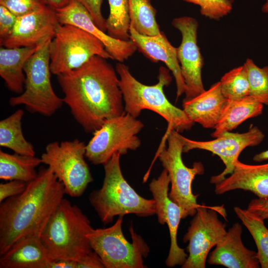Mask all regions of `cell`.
Segmentation results:
<instances>
[{
    "label": "cell",
    "instance_id": "cell-1",
    "mask_svg": "<svg viewBox=\"0 0 268 268\" xmlns=\"http://www.w3.org/2000/svg\"><path fill=\"white\" fill-rule=\"evenodd\" d=\"M117 74L106 59L95 56L80 67L57 75L64 103L85 132L93 133L107 120L126 113Z\"/></svg>",
    "mask_w": 268,
    "mask_h": 268
},
{
    "label": "cell",
    "instance_id": "cell-2",
    "mask_svg": "<svg viewBox=\"0 0 268 268\" xmlns=\"http://www.w3.org/2000/svg\"><path fill=\"white\" fill-rule=\"evenodd\" d=\"M65 194L53 172L41 167L22 193L0 202V256L20 238L41 234Z\"/></svg>",
    "mask_w": 268,
    "mask_h": 268
},
{
    "label": "cell",
    "instance_id": "cell-3",
    "mask_svg": "<svg viewBox=\"0 0 268 268\" xmlns=\"http://www.w3.org/2000/svg\"><path fill=\"white\" fill-rule=\"evenodd\" d=\"M115 68L119 75L126 113L137 118L144 109L155 112L167 121L166 134L172 130L181 133L191 129L194 123L183 110L173 105L164 93V87L168 86L172 79L169 69L161 67L158 82L147 85L138 81L124 64L118 62Z\"/></svg>",
    "mask_w": 268,
    "mask_h": 268
},
{
    "label": "cell",
    "instance_id": "cell-4",
    "mask_svg": "<svg viewBox=\"0 0 268 268\" xmlns=\"http://www.w3.org/2000/svg\"><path fill=\"white\" fill-rule=\"evenodd\" d=\"M92 229L81 209L64 198L48 220L41 239L51 260L79 262L93 251L87 237Z\"/></svg>",
    "mask_w": 268,
    "mask_h": 268
},
{
    "label": "cell",
    "instance_id": "cell-5",
    "mask_svg": "<svg viewBox=\"0 0 268 268\" xmlns=\"http://www.w3.org/2000/svg\"><path fill=\"white\" fill-rule=\"evenodd\" d=\"M121 155L115 153L103 165L105 175L102 187L93 191L88 197L104 224L111 223L116 216L134 214L145 217L156 213L154 200L140 196L124 177L120 167Z\"/></svg>",
    "mask_w": 268,
    "mask_h": 268
},
{
    "label": "cell",
    "instance_id": "cell-6",
    "mask_svg": "<svg viewBox=\"0 0 268 268\" xmlns=\"http://www.w3.org/2000/svg\"><path fill=\"white\" fill-rule=\"evenodd\" d=\"M53 38L40 44L37 51L26 63L23 92L9 100L11 106L24 105L32 113L50 117L64 104L63 98L55 92L51 81L49 47Z\"/></svg>",
    "mask_w": 268,
    "mask_h": 268
},
{
    "label": "cell",
    "instance_id": "cell-7",
    "mask_svg": "<svg viewBox=\"0 0 268 268\" xmlns=\"http://www.w3.org/2000/svg\"><path fill=\"white\" fill-rule=\"evenodd\" d=\"M123 216H119L111 226L93 228L87 234L92 250L100 257L105 268H144L143 259L149 248L133 227L129 228L132 242L125 237L122 231Z\"/></svg>",
    "mask_w": 268,
    "mask_h": 268
},
{
    "label": "cell",
    "instance_id": "cell-8",
    "mask_svg": "<svg viewBox=\"0 0 268 268\" xmlns=\"http://www.w3.org/2000/svg\"><path fill=\"white\" fill-rule=\"evenodd\" d=\"M49 54L50 70L56 75L80 67L95 56L113 60L96 37L75 26L60 23L50 42Z\"/></svg>",
    "mask_w": 268,
    "mask_h": 268
},
{
    "label": "cell",
    "instance_id": "cell-9",
    "mask_svg": "<svg viewBox=\"0 0 268 268\" xmlns=\"http://www.w3.org/2000/svg\"><path fill=\"white\" fill-rule=\"evenodd\" d=\"M86 144L78 139L51 142L41 155L42 163L56 175L72 197L81 196L93 179L85 157Z\"/></svg>",
    "mask_w": 268,
    "mask_h": 268
},
{
    "label": "cell",
    "instance_id": "cell-10",
    "mask_svg": "<svg viewBox=\"0 0 268 268\" xmlns=\"http://www.w3.org/2000/svg\"><path fill=\"white\" fill-rule=\"evenodd\" d=\"M165 143L158 151L157 156L164 169L167 171L170 180L171 189L169 197L182 208L183 219L188 216H194L200 205L197 202L199 195L192 192V184L196 176L204 173V167L200 162L193 163L192 167L186 166L182 159L183 145L179 137V133L171 131Z\"/></svg>",
    "mask_w": 268,
    "mask_h": 268
},
{
    "label": "cell",
    "instance_id": "cell-11",
    "mask_svg": "<svg viewBox=\"0 0 268 268\" xmlns=\"http://www.w3.org/2000/svg\"><path fill=\"white\" fill-rule=\"evenodd\" d=\"M143 127L141 121L126 113L107 120L86 144L85 157L93 164L103 165L115 153L136 150L141 145L137 134Z\"/></svg>",
    "mask_w": 268,
    "mask_h": 268
},
{
    "label": "cell",
    "instance_id": "cell-12",
    "mask_svg": "<svg viewBox=\"0 0 268 268\" xmlns=\"http://www.w3.org/2000/svg\"><path fill=\"white\" fill-rule=\"evenodd\" d=\"M224 217L225 209L220 206L200 204L183 237L189 242L188 257L182 268H205L210 250L222 241L227 230L226 224L219 220L217 212Z\"/></svg>",
    "mask_w": 268,
    "mask_h": 268
},
{
    "label": "cell",
    "instance_id": "cell-13",
    "mask_svg": "<svg viewBox=\"0 0 268 268\" xmlns=\"http://www.w3.org/2000/svg\"><path fill=\"white\" fill-rule=\"evenodd\" d=\"M179 137L183 145V152L199 149L210 151L219 157L225 168L220 174L210 178V183L216 184L233 172L235 163L238 160L241 152L247 147L260 144L264 140L265 134L258 127L251 126L247 132H226L209 141L192 140L180 134Z\"/></svg>",
    "mask_w": 268,
    "mask_h": 268
},
{
    "label": "cell",
    "instance_id": "cell-14",
    "mask_svg": "<svg viewBox=\"0 0 268 268\" xmlns=\"http://www.w3.org/2000/svg\"><path fill=\"white\" fill-rule=\"evenodd\" d=\"M172 24L182 35L177 54L186 85L183 101H187L205 90L201 77L203 60L197 42L199 24L195 18L185 16L173 19Z\"/></svg>",
    "mask_w": 268,
    "mask_h": 268
},
{
    "label": "cell",
    "instance_id": "cell-15",
    "mask_svg": "<svg viewBox=\"0 0 268 268\" xmlns=\"http://www.w3.org/2000/svg\"><path fill=\"white\" fill-rule=\"evenodd\" d=\"M170 184L167 171L164 169L157 178L151 180L149 189L155 201L158 222L161 224H166L169 229L170 246L165 264L167 267L173 268L182 266L188 255L178 244V230L183 217V212L179 205L169 197Z\"/></svg>",
    "mask_w": 268,
    "mask_h": 268
},
{
    "label": "cell",
    "instance_id": "cell-16",
    "mask_svg": "<svg viewBox=\"0 0 268 268\" xmlns=\"http://www.w3.org/2000/svg\"><path fill=\"white\" fill-rule=\"evenodd\" d=\"M59 23L56 9L47 5L17 17L11 32L0 41V45L9 48L36 47L47 39L53 38Z\"/></svg>",
    "mask_w": 268,
    "mask_h": 268
},
{
    "label": "cell",
    "instance_id": "cell-17",
    "mask_svg": "<svg viewBox=\"0 0 268 268\" xmlns=\"http://www.w3.org/2000/svg\"><path fill=\"white\" fill-rule=\"evenodd\" d=\"M59 22L78 27L98 39L113 60L123 63L137 50L130 40L122 41L112 38L101 30L95 24L87 9L79 2L71 0L65 6L56 9Z\"/></svg>",
    "mask_w": 268,
    "mask_h": 268
},
{
    "label": "cell",
    "instance_id": "cell-18",
    "mask_svg": "<svg viewBox=\"0 0 268 268\" xmlns=\"http://www.w3.org/2000/svg\"><path fill=\"white\" fill-rule=\"evenodd\" d=\"M129 34L130 40L146 58L154 63L163 62L172 72L176 84L177 99L185 93L186 85L177 57V48L172 45L165 34L161 31L154 36L142 35L131 25Z\"/></svg>",
    "mask_w": 268,
    "mask_h": 268
},
{
    "label": "cell",
    "instance_id": "cell-19",
    "mask_svg": "<svg viewBox=\"0 0 268 268\" xmlns=\"http://www.w3.org/2000/svg\"><path fill=\"white\" fill-rule=\"evenodd\" d=\"M242 227L235 223L227 231L223 239L209 254V264L228 268H259L257 252L248 249L242 241Z\"/></svg>",
    "mask_w": 268,
    "mask_h": 268
},
{
    "label": "cell",
    "instance_id": "cell-20",
    "mask_svg": "<svg viewBox=\"0 0 268 268\" xmlns=\"http://www.w3.org/2000/svg\"><path fill=\"white\" fill-rule=\"evenodd\" d=\"M237 189L250 191L258 198L268 197V163L249 165L238 160L230 176L215 184L214 192L222 195Z\"/></svg>",
    "mask_w": 268,
    "mask_h": 268
},
{
    "label": "cell",
    "instance_id": "cell-21",
    "mask_svg": "<svg viewBox=\"0 0 268 268\" xmlns=\"http://www.w3.org/2000/svg\"><path fill=\"white\" fill-rule=\"evenodd\" d=\"M51 261L41 239L31 234L16 241L0 257V268H47Z\"/></svg>",
    "mask_w": 268,
    "mask_h": 268
},
{
    "label": "cell",
    "instance_id": "cell-22",
    "mask_svg": "<svg viewBox=\"0 0 268 268\" xmlns=\"http://www.w3.org/2000/svg\"><path fill=\"white\" fill-rule=\"evenodd\" d=\"M227 101L218 81L196 97L183 101V110L194 123H199L205 128L214 129Z\"/></svg>",
    "mask_w": 268,
    "mask_h": 268
},
{
    "label": "cell",
    "instance_id": "cell-23",
    "mask_svg": "<svg viewBox=\"0 0 268 268\" xmlns=\"http://www.w3.org/2000/svg\"><path fill=\"white\" fill-rule=\"evenodd\" d=\"M34 48L19 47L0 49V76L11 91L21 94L24 88L25 65L39 46Z\"/></svg>",
    "mask_w": 268,
    "mask_h": 268
},
{
    "label": "cell",
    "instance_id": "cell-24",
    "mask_svg": "<svg viewBox=\"0 0 268 268\" xmlns=\"http://www.w3.org/2000/svg\"><path fill=\"white\" fill-rule=\"evenodd\" d=\"M263 108L264 105L250 95L237 100H227L211 135L215 138L230 132L247 119L261 115Z\"/></svg>",
    "mask_w": 268,
    "mask_h": 268
},
{
    "label": "cell",
    "instance_id": "cell-25",
    "mask_svg": "<svg viewBox=\"0 0 268 268\" xmlns=\"http://www.w3.org/2000/svg\"><path fill=\"white\" fill-rule=\"evenodd\" d=\"M42 163L41 158L0 150V179L19 180L28 183L38 175L36 168Z\"/></svg>",
    "mask_w": 268,
    "mask_h": 268
},
{
    "label": "cell",
    "instance_id": "cell-26",
    "mask_svg": "<svg viewBox=\"0 0 268 268\" xmlns=\"http://www.w3.org/2000/svg\"><path fill=\"white\" fill-rule=\"evenodd\" d=\"M24 111L18 109L0 121V146L22 155H35L32 144L25 138L22 129Z\"/></svg>",
    "mask_w": 268,
    "mask_h": 268
},
{
    "label": "cell",
    "instance_id": "cell-27",
    "mask_svg": "<svg viewBox=\"0 0 268 268\" xmlns=\"http://www.w3.org/2000/svg\"><path fill=\"white\" fill-rule=\"evenodd\" d=\"M234 210L255 241L261 267L268 268V229L264 220L248 209L235 206Z\"/></svg>",
    "mask_w": 268,
    "mask_h": 268
},
{
    "label": "cell",
    "instance_id": "cell-28",
    "mask_svg": "<svg viewBox=\"0 0 268 268\" xmlns=\"http://www.w3.org/2000/svg\"><path fill=\"white\" fill-rule=\"evenodd\" d=\"M131 25L139 34L154 36L161 32L156 20V10L150 0H129Z\"/></svg>",
    "mask_w": 268,
    "mask_h": 268
},
{
    "label": "cell",
    "instance_id": "cell-29",
    "mask_svg": "<svg viewBox=\"0 0 268 268\" xmlns=\"http://www.w3.org/2000/svg\"><path fill=\"white\" fill-rule=\"evenodd\" d=\"M108 1L110 11L106 19L107 33L116 39L130 40L129 0H108Z\"/></svg>",
    "mask_w": 268,
    "mask_h": 268
},
{
    "label": "cell",
    "instance_id": "cell-30",
    "mask_svg": "<svg viewBox=\"0 0 268 268\" xmlns=\"http://www.w3.org/2000/svg\"><path fill=\"white\" fill-rule=\"evenodd\" d=\"M220 83L222 93L227 100L240 99L249 95V82L244 64L225 73Z\"/></svg>",
    "mask_w": 268,
    "mask_h": 268
},
{
    "label": "cell",
    "instance_id": "cell-31",
    "mask_svg": "<svg viewBox=\"0 0 268 268\" xmlns=\"http://www.w3.org/2000/svg\"><path fill=\"white\" fill-rule=\"evenodd\" d=\"M244 65L249 82V95L268 106V66L260 67L250 59H247Z\"/></svg>",
    "mask_w": 268,
    "mask_h": 268
},
{
    "label": "cell",
    "instance_id": "cell-32",
    "mask_svg": "<svg viewBox=\"0 0 268 268\" xmlns=\"http://www.w3.org/2000/svg\"><path fill=\"white\" fill-rule=\"evenodd\" d=\"M197 5L201 14L210 19L219 20L230 13L233 2L230 0H182Z\"/></svg>",
    "mask_w": 268,
    "mask_h": 268
},
{
    "label": "cell",
    "instance_id": "cell-33",
    "mask_svg": "<svg viewBox=\"0 0 268 268\" xmlns=\"http://www.w3.org/2000/svg\"><path fill=\"white\" fill-rule=\"evenodd\" d=\"M0 4L17 17L38 10L48 5L46 0H0Z\"/></svg>",
    "mask_w": 268,
    "mask_h": 268
},
{
    "label": "cell",
    "instance_id": "cell-34",
    "mask_svg": "<svg viewBox=\"0 0 268 268\" xmlns=\"http://www.w3.org/2000/svg\"><path fill=\"white\" fill-rule=\"evenodd\" d=\"M88 11L96 25L102 31H107L106 19L102 13L103 0H75Z\"/></svg>",
    "mask_w": 268,
    "mask_h": 268
},
{
    "label": "cell",
    "instance_id": "cell-35",
    "mask_svg": "<svg viewBox=\"0 0 268 268\" xmlns=\"http://www.w3.org/2000/svg\"><path fill=\"white\" fill-rule=\"evenodd\" d=\"M17 18L5 6L0 4V41L4 40L9 35Z\"/></svg>",
    "mask_w": 268,
    "mask_h": 268
},
{
    "label": "cell",
    "instance_id": "cell-36",
    "mask_svg": "<svg viewBox=\"0 0 268 268\" xmlns=\"http://www.w3.org/2000/svg\"><path fill=\"white\" fill-rule=\"evenodd\" d=\"M27 184L19 180H12L5 183H0V202L22 193L25 190Z\"/></svg>",
    "mask_w": 268,
    "mask_h": 268
},
{
    "label": "cell",
    "instance_id": "cell-37",
    "mask_svg": "<svg viewBox=\"0 0 268 268\" xmlns=\"http://www.w3.org/2000/svg\"><path fill=\"white\" fill-rule=\"evenodd\" d=\"M247 209L264 220L268 219V197L252 200Z\"/></svg>",
    "mask_w": 268,
    "mask_h": 268
},
{
    "label": "cell",
    "instance_id": "cell-38",
    "mask_svg": "<svg viewBox=\"0 0 268 268\" xmlns=\"http://www.w3.org/2000/svg\"><path fill=\"white\" fill-rule=\"evenodd\" d=\"M77 268H105L100 257L93 251L81 261L77 262Z\"/></svg>",
    "mask_w": 268,
    "mask_h": 268
},
{
    "label": "cell",
    "instance_id": "cell-39",
    "mask_svg": "<svg viewBox=\"0 0 268 268\" xmlns=\"http://www.w3.org/2000/svg\"><path fill=\"white\" fill-rule=\"evenodd\" d=\"M47 268H77V262L70 260H53L48 264Z\"/></svg>",
    "mask_w": 268,
    "mask_h": 268
},
{
    "label": "cell",
    "instance_id": "cell-40",
    "mask_svg": "<svg viewBox=\"0 0 268 268\" xmlns=\"http://www.w3.org/2000/svg\"><path fill=\"white\" fill-rule=\"evenodd\" d=\"M71 0H46L48 5L57 9L67 4Z\"/></svg>",
    "mask_w": 268,
    "mask_h": 268
},
{
    "label": "cell",
    "instance_id": "cell-41",
    "mask_svg": "<svg viewBox=\"0 0 268 268\" xmlns=\"http://www.w3.org/2000/svg\"><path fill=\"white\" fill-rule=\"evenodd\" d=\"M268 160V149L256 154L253 160L256 162H262Z\"/></svg>",
    "mask_w": 268,
    "mask_h": 268
},
{
    "label": "cell",
    "instance_id": "cell-42",
    "mask_svg": "<svg viewBox=\"0 0 268 268\" xmlns=\"http://www.w3.org/2000/svg\"><path fill=\"white\" fill-rule=\"evenodd\" d=\"M262 11L264 13H268V0H266L262 7Z\"/></svg>",
    "mask_w": 268,
    "mask_h": 268
},
{
    "label": "cell",
    "instance_id": "cell-43",
    "mask_svg": "<svg viewBox=\"0 0 268 268\" xmlns=\"http://www.w3.org/2000/svg\"><path fill=\"white\" fill-rule=\"evenodd\" d=\"M232 2H234V0H230Z\"/></svg>",
    "mask_w": 268,
    "mask_h": 268
}]
</instances>
